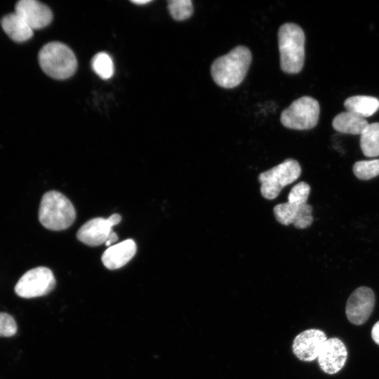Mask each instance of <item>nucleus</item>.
Wrapping results in <instances>:
<instances>
[{"mask_svg":"<svg viewBox=\"0 0 379 379\" xmlns=\"http://www.w3.org/2000/svg\"><path fill=\"white\" fill-rule=\"evenodd\" d=\"M310 186L305 182L294 185L288 201L276 205L273 208L276 220L281 225L293 224L297 229L309 227L313 222L312 207L307 204Z\"/></svg>","mask_w":379,"mask_h":379,"instance_id":"f257e3e1","label":"nucleus"},{"mask_svg":"<svg viewBox=\"0 0 379 379\" xmlns=\"http://www.w3.org/2000/svg\"><path fill=\"white\" fill-rule=\"evenodd\" d=\"M251 53L244 46H238L230 53L215 59L211 73L218 86L232 88L239 85L246 77L251 62Z\"/></svg>","mask_w":379,"mask_h":379,"instance_id":"f03ea898","label":"nucleus"},{"mask_svg":"<svg viewBox=\"0 0 379 379\" xmlns=\"http://www.w3.org/2000/svg\"><path fill=\"white\" fill-rule=\"evenodd\" d=\"M305 36L302 29L294 23L282 25L278 32L281 69L288 74L300 72L305 62Z\"/></svg>","mask_w":379,"mask_h":379,"instance_id":"7ed1b4c3","label":"nucleus"},{"mask_svg":"<svg viewBox=\"0 0 379 379\" xmlns=\"http://www.w3.org/2000/svg\"><path fill=\"white\" fill-rule=\"evenodd\" d=\"M75 218V208L65 195L57 191L44 194L39 209V220L44 227L56 231L65 230Z\"/></svg>","mask_w":379,"mask_h":379,"instance_id":"20e7f679","label":"nucleus"},{"mask_svg":"<svg viewBox=\"0 0 379 379\" xmlns=\"http://www.w3.org/2000/svg\"><path fill=\"white\" fill-rule=\"evenodd\" d=\"M38 59L42 70L56 79L70 77L77 67L73 51L67 45L58 41L44 45L39 52Z\"/></svg>","mask_w":379,"mask_h":379,"instance_id":"39448f33","label":"nucleus"},{"mask_svg":"<svg viewBox=\"0 0 379 379\" xmlns=\"http://www.w3.org/2000/svg\"><path fill=\"white\" fill-rule=\"evenodd\" d=\"M301 167L298 161L286 159L258 175L261 195L266 199H275L282 189L295 182L300 175Z\"/></svg>","mask_w":379,"mask_h":379,"instance_id":"423d86ee","label":"nucleus"},{"mask_svg":"<svg viewBox=\"0 0 379 379\" xmlns=\"http://www.w3.org/2000/svg\"><path fill=\"white\" fill-rule=\"evenodd\" d=\"M319 105L310 96H302L294 100L281 114L283 126L295 130H308L317 124Z\"/></svg>","mask_w":379,"mask_h":379,"instance_id":"0eeeda50","label":"nucleus"},{"mask_svg":"<svg viewBox=\"0 0 379 379\" xmlns=\"http://www.w3.org/2000/svg\"><path fill=\"white\" fill-rule=\"evenodd\" d=\"M55 279L52 271L46 267H38L25 272L15 286L16 294L31 298L50 293L55 287Z\"/></svg>","mask_w":379,"mask_h":379,"instance_id":"6e6552de","label":"nucleus"},{"mask_svg":"<svg viewBox=\"0 0 379 379\" xmlns=\"http://www.w3.org/2000/svg\"><path fill=\"white\" fill-rule=\"evenodd\" d=\"M375 305V294L366 286L356 288L350 295L346 304V315L352 324L361 325L371 314Z\"/></svg>","mask_w":379,"mask_h":379,"instance_id":"1a4fd4ad","label":"nucleus"},{"mask_svg":"<svg viewBox=\"0 0 379 379\" xmlns=\"http://www.w3.org/2000/svg\"><path fill=\"white\" fill-rule=\"evenodd\" d=\"M326 340L323 331L314 328L305 330L295 337L292 345L293 354L301 361H314L317 359Z\"/></svg>","mask_w":379,"mask_h":379,"instance_id":"9d476101","label":"nucleus"},{"mask_svg":"<svg viewBox=\"0 0 379 379\" xmlns=\"http://www.w3.org/2000/svg\"><path fill=\"white\" fill-rule=\"evenodd\" d=\"M347 351L344 343L337 338L327 339L317 357L320 368L328 374H335L344 366Z\"/></svg>","mask_w":379,"mask_h":379,"instance_id":"9b49d317","label":"nucleus"},{"mask_svg":"<svg viewBox=\"0 0 379 379\" xmlns=\"http://www.w3.org/2000/svg\"><path fill=\"white\" fill-rule=\"evenodd\" d=\"M15 12L33 30L46 27L53 20V13L49 7L36 0H20L15 6Z\"/></svg>","mask_w":379,"mask_h":379,"instance_id":"f8f14e48","label":"nucleus"},{"mask_svg":"<svg viewBox=\"0 0 379 379\" xmlns=\"http://www.w3.org/2000/svg\"><path fill=\"white\" fill-rule=\"evenodd\" d=\"M108 218H95L85 222L77 233V239L84 244L95 246L106 242L113 231Z\"/></svg>","mask_w":379,"mask_h":379,"instance_id":"ddd939ff","label":"nucleus"},{"mask_svg":"<svg viewBox=\"0 0 379 379\" xmlns=\"http://www.w3.org/2000/svg\"><path fill=\"white\" fill-rule=\"evenodd\" d=\"M136 249L133 240H124L106 249L102 255V262L109 270L119 269L131 260Z\"/></svg>","mask_w":379,"mask_h":379,"instance_id":"4468645a","label":"nucleus"},{"mask_svg":"<svg viewBox=\"0 0 379 379\" xmlns=\"http://www.w3.org/2000/svg\"><path fill=\"white\" fill-rule=\"evenodd\" d=\"M1 25L10 39L18 43L25 42L33 36V29L15 12L3 16Z\"/></svg>","mask_w":379,"mask_h":379,"instance_id":"2eb2a0df","label":"nucleus"},{"mask_svg":"<svg viewBox=\"0 0 379 379\" xmlns=\"http://www.w3.org/2000/svg\"><path fill=\"white\" fill-rule=\"evenodd\" d=\"M368 124L365 118L348 111L337 114L332 121L335 131L353 135H361Z\"/></svg>","mask_w":379,"mask_h":379,"instance_id":"dca6fc26","label":"nucleus"},{"mask_svg":"<svg viewBox=\"0 0 379 379\" xmlns=\"http://www.w3.org/2000/svg\"><path fill=\"white\" fill-rule=\"evenodd\" d=\"M344 106L347 111L366 118L378 110L379 100L373 96L354 95L345 100Z\"/></svg>","mask_w":379,"mask_h":379,"instance_id":"f3484780","label":"nucleus"},{"mask_svg":"<svg viewBox=\"0 0 379 379\" xmlns=\"http://www.w3.org/2000/svg\"><path fill=\"white\" fill-rule=\"evenodd\" d=\"M360 147L366 157L379 156V123L369 124L360 135Z\"/></svg>","mask_w":379,"mask_h":379,"instance_id":"a211bd4d","label":"nucleus"},{"mask_svg":"<svg viewBox=\"0 0 379 379\" xmlns=\"http://www.w3.org/2000/svg\"><path fill=\"white\" fill-rule=\"evenodd\" d=\"M91 64L93 71L103 79H108L114 74L113 61L111 57L105 52H100L95 55Z\"/></svg>","mask_w":379,"mask_h":379,"instance_id":"6ab92c4d","label":"nucleus"},{"mask_svg":"<svg viewBox=\"0 0 379 379\" xmlns=\"http://www.w3.org/2000/svg\"><path fill=\"white\" fill-rule=\"evenodd\" d=\"M354 175L360 180H370L379 175V159L362 160L354 163L352 167Z\"/></svg>","mask_w":379,"mask_h":379,"instance_id":"aec40b11","label":"nucleus"},{"mask_svg":"<svg viewBox=\"0 0 379 379\" xmlns=\"http://www.w3.org/2000/svg\"><path fill=\"white\" fill-rule=\"evenodd\" d=\"M168 8L173 18L179 21L189 18L193 13V5L190 0H170Z\"/></svg>","mask_w":379,"mask_h":379,"instance_id":"412c9836","label":"nucleus"},{"mask_svg":"<svg viewBox=\"0 0 379 379\" xmlns=\"http://www.w3.org/2000/svg\"><path fill=\"white\" fill-rule=\"evenodd\" d=\"M17 325L8 314L0 312V336L10 337L15 334Z\"/></svg>","mask_w":379,"mask_h":379,"instance_id":"4be33fe9","label":"nucleus"},{"mask_svg":"<svg viewBox=\"0 0 379 379\" xmlns=\"http://www.w3.org/2000/svg\"><path fill=\"white\" fill-rule=\"evenodd\" d=\"M371 337L373 341L379 345V321L372 328Z\"/></svg>","mask_w":379,"mask_h":379,"instance_id":"5701e85b","label":"nucleus"},{"mask_svg":"<svg viewBox=\"0 0 379 379\" xmlns=\"http://www.w3.org/2000/svg\"><path fill=\"white\" fill-rule=\"evenodd\" d=\"M109 220L110 221V222L112 223V225L113 226L117 225L118 223H119V222L121 221V217L119 214L118 213H114L112 214V215H110L109 218H108Z\"/></svg>","mask_w":379,"mask_h":379,"instance_id":"b1692460","label":"nucleus"},{"mask_svg":"<svg viewBox=\"0 0 379 379\" xmlns=\"http://www.w3.org/2000/svg\"><path fill=\"white\" fill-rule=\"evenodd\" d=\"M118 240V236L116 232H112L109 234L107 240L105 243L106 246H109L112 243L115 242Z\"/></svg>","mask_w":379,"mask_h":379,"instance_id":"393cba45","label":"nucleus"},{"mask_svg":"<svg viewBox=\"0 0 379 379\" xmlns=\"http://www.w3.org/2000/svg\"><path fill=\"white\" fill-rule=\"evenodd\" d=\"M150 0H135V1H131V2L138 4V5H142L149 3Z\"/></svg>","mask_w":379,"mask_h":379,"instance_id":"a878e982","label":"nucleus"}]
</instances>
